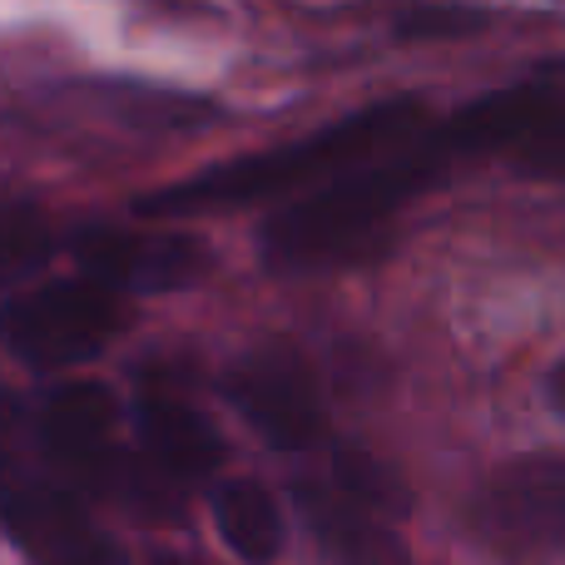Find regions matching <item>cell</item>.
<instances>
[{
  "instance_id": "6da1fadb",
  "label": "cell",
  "mask_w": 565,
  "mask_h": 565,
  "mask_svg": "<svg viewBox=\"0 0 565 565\" xmlns=\"http://www.w3.org/2000/svg\"><path fill=\"white\" fill-rule=\"evenodd\" d=\"M441 164V149L431 135L417 149L382 164H362L352 174L322 184L318 194L278 209L264 224V254L282 274L308 268H352L372 264L387 248V224Z\"/></svg>"
},
{
  "instance_id": "7a4b0ae2",
  "label": "cell",
  "mask_w": 565,
  "mask_h": 565,
  "mask_svg": "<svg viewBox=\"0 0 565 565\" xmlns=\"http://www.w3.org/2000/svg\"><path fill=\"white\" fill-rule=\"evenodd\" d=\"M427 105L422 99H387V105L358 109L338 125L318 129L312 139L268 149V154L234 159L224 169H209L199 179H184L174 189L139 199V214L174 218V214H214V209H244L254 199H278L288 189H302L312 179H342L362 169V159H377L382 149H397L407 135H417Z\"/></svg>"
},
{
  "instance_id": "3957f363",
  "label": "cell",
  "mask_w": 565,
  "mask_h": 565,
  "mask_svg": "<svg viewBox=\"0 0 565 565\" xmlns=\"http://www.w3.org/2000/svg\"><path fill=\"white\" fill-rule=\"evenodd\" d=\"M109 431H115V402L105 387L79 382V387L50 392L45 412H40V451L55 467L60 487L119 501L149 521L179 516L174 481L135 451H119Z\"/></svg>"
},
{
  "instance_id": "277c9868",
  "label": "cell",
  "mask_w": 565,
  "mask_h": 565,
  "mask_svg": "<svg viewBox=\"0 0 565 565\" xmlns=\"http://www.w3.org/2000/svg\"><path fill=\"white\" fill-rule=\"evenodd\" d=\"M119 332L115 292L85 278L45 282L0 308V338L30 367H70L85 362Z\"/></svg>"
},
{
  "instance_id": "5b68a950",
  "label": "cell",
  "mask_w": 565,
  "mask_h": 565,
  "mask_svg": "<svg viewBox=\"0 0 565 565\" xmlns=\"http://www.w3.org/2000/svg\"><path fill=\"white\" fill-rule=\"evenodd\" d=\"M224 397L274 451H308L328 431L308 362L288 342H264L224 372Z\"/></svg>"
},
{
  "instance_id": "8992f818",
  "label": "cell",
  "mask_w": 565,
  "mask_h": 565,
  "mask_svg": "<svg viewBox=\"0 0 565 565\" xmlns=\"http://www.w3.org/2000/svg\"><path fill=\"white\" fill-rule=\"evenodd\" d=\"M75 258L85 282L105 292L184 288L209 264L204 248L184 234H119V228H85L75 238Z\"/></svg>"
},
{
  "instance_id": "52a82bcc",
  "label": "cell",
  "mask_w": 565,
  "mask_h": 565,
  "mask_svg": "<svg viewBox=\"0 0 565 565\" xmlns=\"http://www.w3.org/2000/svg\"><path fill=\"white\" fill-rule=\"evenodd\" d=\"M477 521L516 546H565V457H516L487 477Z\"/></svg>"
},
{
  "instance_id": "ba28073f",
  "label": "cell",
  "mask_w": 565,
  "mask_h": 565,
  "mask_svg": "<svg viewBox=\"0 0 565 565\" xmlns=\"http://www.w3.org/2000/svg\"><path fill=\"white\" fill-rule=\"evenodd\" d=\"M0 511L35 556L55 565H115V551L89 531L65 487H45L35 477L0 467Z\"/></svg>"
},
{
  "instance_id": "9c48e42d",
  "label": "cell",
  "mask_w": 565,
  "mask_h": 565,
  "mask_svg": "<svg viewBox=\"0 0 565 565\" xmlns=\"http://www.w3.org/2000/svg\"><path fill=\"white\" fill-rule=\"evenodd\" d=\"M561 119H565V95H556L551 85H511L457 109L431 135V145L441 149V159L477 154V149H521L526 139H536L541 129L561 125Z\"/></svg>"
},
{
  "instance_id": "30bf717a",
  "label": "cell",
  "mask_w": 565,
  "mask_h": 565,
  "mask_svg": "<svg viewBox=\"0 0 565 565\" xmlns=\"http://www.w3.org/2000/svg\"><path fill=\"white\" fill-rule=\"evenodd\" d=\"M292 501L308 516L312 536L322 541L338 565H412L407 546L382 526L372 511H362L358 501H348L332 487H312V481H298L292 487Z\"/></svg>"
},
{
  "instance_id": "8fae6325",
  "label": "cell",
  "mask_w": 565,
  "mask_h": 565,
  "mask_svg": "<svg viewBox=\"0 0 565 565\" xmlns=\"http://www.w3.org/2000/svg\"><path fill=\"white\" fill-rule=\"evenodd\" d=\"M135 431L139 447H145V461L159 467L169 481H199L209 471H218L224 461V441L218 431L199 417L194 407L174 397H145L135 407Z\"/></svg>"
},
{
  "instance_id": "7c38bea8",
  "label": "cell",
  "mask_w": 565,
  "mask_h": 565,
  "mask_svg": "<svg viewBox=\"0 0 565 565\" xmlns=\"http://www.w3.org/2000/svg\"><path fill=\"white\" fill-rule=\"evenodd\" d=\"M214 526L224 546L248 565H274L282 551V516L278 501L258 481H218L214 487Z\"/></svg>"
},
{
  "instance_id": "4fadbf2b",
  "label": "cell",
  "mask_w": 565,
  "mask_h": 565,
  "mask_svg": "<svg viewBox=\"0 0 565 565\" xmlns=\"http://www.w3.org/2000/svg\"><path fill=\"white\" fill-rule=\"evenodd\" d=\"M338 487H342V497L358 501L372 516H382V511H412V491L402 487L397 471L362 457V451H342L338 457Z\"/></svg>"
},
{
  "instance_id": "5bb4252c",
  "label": "cell",
  "mask_w": 565,
  "mask_h": 565,
  "mask_svg": "<svg viewBox=\"0 0 565 565\" xmlns=\"http://www.w3.org/2000/svg\"><path fill=\"white\" fill-rule=\"evenodd\" d=\"M50 258L45 218L25 204H0V282L35 274Z\"/></svg>"
},
{
  "instance_id": "9a60e30c",
  "label": "cell",
  "mask_w": 565,
  "mask_h": 565,
  "mask_svg": "<svg viewBox=\"0 0 565 565\" xmlns=\"http://www.w3.org/2000/svg\"><path fill=\"white\" fill-rule=\"evenodd\" d=\"M487 10H451V6H422L412 15L397 20V35L402 40H451V35H467V30L487 25Z\"/></svg>"
},
{
  "instance_id": "2e32d148",
  "label": "cell",
  "mask_w": 565,
  "mask_h": 565,
  "mask_svg": "<svg viewBox=\"0 0 565 565\" xmlns=\"http://www.w3.org/2000/svg\"><path fill=\"white\" fill-rule=\"evenodd\" d=\"M511 164H516V174H526V179H556V184H565V119L551 129H541L536 139H526Z\"/></svg>"
},
{
  "instance_id": "e0dca14e",
  "label": "cell",
  "mask_w": 565,
  "mask_h": 565,
  "mask_svg": "<svg viewBox=\"0 0 565 565\" xmlns=\"http://www.w3.org/2000/svg\"><path fill=\"white\" fill-rule=\"evenodd\" d=\"M551 397H556V407L565 412V362H561L556 372H551Z\"/></svg>"
},
{
  "instance_id": "ac0fdd59",
  "label": "cell",
  "mask_w": 565,
  "mask_h": 565,
  "mask_svg": "<svg viewBox=\"0 0 565 565\" xmlns=\"http://www.w3.org/2000/svg\"><path fill=\"white\" fill-rule=\"evenodd\" d=\"M159 565H179V561H159Z\"/></svg>"
}]
</instances>
